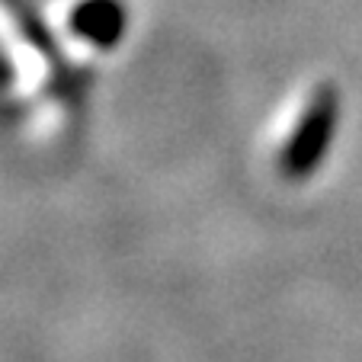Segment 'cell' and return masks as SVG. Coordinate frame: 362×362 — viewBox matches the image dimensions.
<instances>
[{
	"instance_id": "1",
	"label": "cell",
	"mask_w": 362,
	"mask_h": 362,
	"mask_svg": "<svg viewBox=\"0 0 362 362\" xmlns=\"http://www.w3.org/2000/svg\"><path fill=\"white\" fill-rule=\"evenodd\" d=\"M334 122H337L334 90H317L279 158V167L286 177H305V173H311V167L327 151V141L334 135Z\"/></svg>"
},
{
	"instance_id": "2",
	"label": "cell",
	"mask_w": 362,
	"mask_h": 362,
	"mask_svg": "<svg viewBox=\"0 0 362 362\" xmlns=\"http://www.w3.org/2000/svg\"><path fill=\"white\" fill-rule=\"evenodd\" d=\"M71 33L96 48H112L125 33V7L119 0H81L71 10Z\"/></svg>"
},
{
	"instance_id": "3",
	"label": "cell",
	"mask_w": 362,
	"mask_h": 362,
	"mask_svg": "<svg viewBox=\"0 0 362 362\" xmlns=\"http://www.w3.org/2000/svg\"><path fill=\"white\" fill-rule=\"evenodd\" d=\"M0 4H4V10L10 13V20H13L16 26L23 29V35H26V39L33 42L35 48H39L42 55L52 58V64H55L58 71H64V68H62V55H58L55 39H52V33H48V29L42 26L39 20H35V10L29 7L26 0H0Z\"/></svg>"
}]
</instances>
